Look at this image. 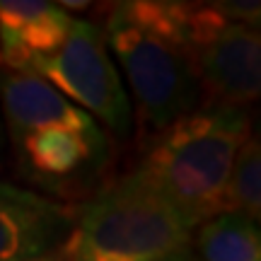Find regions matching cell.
Masks as SVG:
<instances>
[{
	"instance_id": "6da1fadb",
	"label": "cell",
	"mask_w": 261,
	"mask_h": 261,
	"mask_svg": "<svg viewBox=\"0 0 261 261\" xmlns=\"http://www.w3.org/2000/svg\"><path fill=\"white\" fill-rule=\"evenodd\" d=\"M249 136L247 109L227 104L198 107L160 130L130 174L201 225L230 211L227 181Z\"/></svg>"
},
{
	"instance_id": "7a4b0ae2",
	"label": "cell",
	"mask_w": 261,
	"mask_h": 261,
	"mask_svg": "<svg viewBox=\"0 0 261 261\" xmlns=\"http://www.w3.org/2000/svg\"><path fill=\"white\" fill-rule=\"evenodd\" d=\"M198 225L126 174L77 213L68 237V261H167L187 249Z\"/></svg>"
},
{
	"instance_id": "3957f363",
	"label": "cell",
	"mask_w": 261,
	"mask_h": 261,
	"mask_svg": "<svg viewBox=\"0 0 261 261\" xmlns=\"http://www.w3.org/2000/svg\"><path fill=\"white\" fill-rule=\"evenodd\" d=\"M102 32L107 48L114 51L121 63L148 128L160 133L198 109L203 90L184 51L130 22L116 5Z\"/></svg>"
},
{
	"instance_id": "277c9868",
	"label": "cell",
	"mask_w": 261,
	"mask_h": 261,
	"mask_svg": "<svg viewBox=\"0 0 261 261\" xmlns=\"http://www.w3.org/2000/svg\"><path fill=\"white\" fill-rule=\"evenodd\" d=\"M187 58L201 90L215 104L240 107L259 99L261 34L259 27L240 24L220 5H191L187 12Z\"/></svg>"
},
{
	"instance_id": "5b68a950",
	"label": "cell",
	"mask_w": 261,
	"mask_h": 261,
	"mask_svg": "<svg viewBox=\"0 0 261 261\" xmlns=\"http://www.w3.org/2000/svg\"><path fill=\"white\" fill-rule=\"evenodd\" d=\"M32 73L54 85L65 99L77 104L94 121L99 119L116 136H128L133 109L102 27L75 17L63 46L51 56H34Z\"/></svg>"
},
{
	"instance_id": "8992f818",
	"label": "cell",
	"mask_w": 261,
	"mask_h": 261,
	"mask_svg": "<svg viewBox=\"0 0 261 261\" xmlns=\"http://www.w3.org/2000/svg\"><path fill=\"white\" fill-rule=\"evenodd\" d=\"M77 211L0 181V261H48L68 244Z\"/></svg>"
},
{
	"instance_id": "52a82bcc",
	"label": "cell",
	"mask_w": 261,
	"mask_h": 261,
	"mask_svg": "<svg viewBox=\"0 0 261 261\" xmlns=\"http://www.w3.org/2000/svg\"><path fill=\"white\" fill-rule=\"evenodd\" d=\"M0 104L3 119L15 138L41 128H65L97 143H107L104 130L90 114L34 73L0 70Z\"/></svg>"
},
{
	"instance_id": "ba28073f",
	"label": "cell",
	"mask_w": 261,
	"mask_h": 261,
	"mask_svg": "<svg viewBox=\"0 0 261 261\" xmlns=\"http://www.w3.org/2000/svg\"><path fill=\"white\" fill-rule=\"evenodd\" d=\"M73 15L44 0H0V37L17 41L34 56H51L63 46Z\"/></svg>"
},
{
	"instance_id": "9c48e42d",
	"label": "cell",
	"mask_w": 261,
	"mask_h": 261,
	"mask_svg": "<svg viewBox=\"0 0 261 261\" xmlns=\"http://www.w3.org/2000/svg\"><path fill=\"white\" fill-rule=\"evenodd\" d=\"M32 167L48 177H68L83 169L87 162L107 152V143H97L65 128H41L17 138Z\"/></svg>"
},
{
	"instance_id": "30bf717a",
	"label": "cell",
	"mask_w": 261,
	"mask_h": 261,
	"mask_svg": "<svg viewBox=\"0 0 261 261\" xmlns=\"http://www.w3.org/2000/svg\"><path fill=\"white\" fill-rule=\"evenodd\" d=\"M196 247L203 261H261L259 223L227 211L196 230Z\"/></svg>"
},
{
	"instance_id": "8fae6325",
	"label": "cell",
	"mask_w": 261,
	"mask_h": 261,
	"mask_svg": "<svg viewBox=\"0 0 261 261\" xmlns=\"http://www.w3.org/2000/svg\"><path fill=\"white\" fill-rule=\"evenodd\" d=\"M230 211L247 215L249 220H261V150L259 138L249 136L237 152L227 181Z\"/></svg>"
},
{
	"instance_id": "7c38bea8",
	"label": "cell",
	"mask_w": 261,
	"mask_h": 261,
	"mask_svg": "<svg viewBox=\"0 0 261 261\" xmlns=\"http://www.w3.org/2000/svg\"><path fill=\"white\" fill-rule=\"evenodd\" d=\"M58 8L65 10V12L70 15V12H83V10H87L90 8V3H85V0H61Z\"/></svg>"
},
{
	"instance_id": "4fadbf2b",
	"label": "cell",
	"mask_w": 261,
	"mask_h": 261,
	"mask_svg": "<svg viewBox=\"0 0 261 261\" xmlns=\"http://www.w3.org/2000/svg\"><path fill=\"white\" fill-rule=\"evenodd\" d=\"M167 261H201V259H198V256H194V254H191V249L187 247V249H181V252H177L174 256H169Z\"/></svg>"
},
{
	"instance_id": "5bb4252c",
	"label": "cell",
	"mask_w": 261,
	"mask_h": 261,
	"mask_svg": "<svg viewBox=\"0 0 261 261\" xmlns=\"http://www.w3.org/2000/svg\"><path fill=\"white\" fill-rule=\"evenodd\" d=\"M3 145H5V123H3V116H0V152H3Z\"/></svg>"
},
{
	"instance_id": "9a60e30c",
	"label": "cell",
	"mask_w": 261,
	"mask_h": 261,
	"mask_svg": "<svg viewBox=\"0 0 261 261\" xmlns=\"http://www.w3.org/2000/svg\"><path fill=\"white\" fill-rule=\"evenodd\" d=\"M48 261H56V259H48Z\"/></svg>"
}]
</instances>
